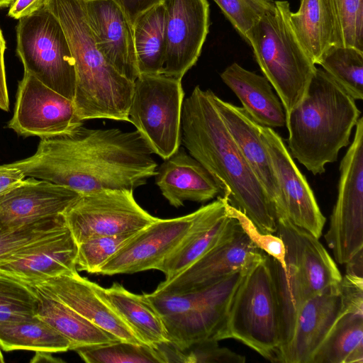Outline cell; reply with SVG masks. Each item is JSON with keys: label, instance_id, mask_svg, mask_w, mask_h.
Segmentation results:
<instances>
[{"label": "cell", "instance_id": "6da1fadb", "mask_svg": "<svg viewBox=\"0 0 363 363\" xmlns=\"http://www.w3.org/2000/svg\"><path fill=\"white\" fill-rule=\"evenodd\" d=\"M152 152L138 130L90 129L41 139L32 156L9 164L26 177L80 195L106 189L134 191L157 174Z\"/></svg>", "mask_w": 363, "mask_h": 363}, {"label": "cell", "instance_id": "7a4b0ae2", "mask_svg": "<svg viewBox=\"0 0 363 363\" xmlns=\"http://www.w3.org/2000/svg\"><path fill=\"white\" fill-rule=\"evenodd\" d=\"M213 92L196 86L184 100L181 141L222 188L229 203L265 233H276L277 218L267 193L226 128Z\"/></svg>", "mask_w": 363, "mask_h": 363}, {"label": "cell", "instance_id": "3957f363", "mask_svg": "<svg viewBox=\"0 0 363 363\" xmlns=\"http://www.w3.org/2000/svg\"><path fill=\"white\" fill-rule=\"evenodd\" d=\"M360 113L355 100L316 67L303 98L286 116L291 155L313 174L324 173L350 145Z\"/></svg>", "mask_w": 363, "mask_h": 363}, {"label": "cell", "instance_id": "277c9868", "mask_svg": "<svg viewBox=\"0 0 363 363\" xmlns=\"http://www.w3.org/2000/svg\"><path fill=\"white\" fill-rule=\"evenodd\" d=\"M66 35L76 71L73 99L83 121L108 118L128 121L132 82L117 72L97 48L82 0H45Z\"/></svg>", "mask_w": 363, "mask_h": 363}, {"label": "cell", "instance_id": "5b68a950", "mask_svg": "<svg viewBox=\"0 0 363 363\" xmlns=\"http://www.w3.org/2000/svg\"><path fill=\"white\" fill-rule=\"evenodd\" d=\"M276 233L286 250L285 269L269 255L280 311V357L291 337L301 305L325 289L340 284L342 275L318 238L310 233L288 219H280Z\"/></svg>", "mask_w": 363, "mask_h": 363}, {"label": "cell", "instance_id": "8992f818", "mask_svg": "<svg viewBox=\"0 0 363 363\" xmlns=\"http://www.w3.org/2000/svg\"><path fill=\"white\" fill-rule=\"evenodd\" d=\"M291 12L287 1H274L246 38L264 76L276 91L286 116L303 98L316 69L292 29Z\"/></svg>", "mask_w": 363, "mask_h": 363}, {"label": "cell", "instance_id": "52a82bcc", "mask_svg": "<svg viewBox=\"0 0 363 363\" xmlns=\"http://www.w3.org/2000/svg\"><path fill=\"white\" fill-rule=\"evenodd\" d=\"M233 338L264 358L279 362L281 346V318L269 256L245 274L216 340Z\"/></svg>", "mask_w": 363, "mask_h": 363}, {"label": "cell", "instance_id": "ba28073f", "mask_svg": "<svg viewBox=\"0 0 363 363\" xmlns=\"http://www.w3.org/2000/svg\"><path fill=\"white\" fill-rule=\"evenodd\" d=\"M243 277L237 272L213 284L184 294H146L160 315L168 342L180 350L216 337Z\"/></svg>", "mask_w": 363, "mask_h": 363}, {"label": "cell", "instance_id": "9c48e42d", "mask_svg": "<svg viewBox=\"0 0 363 363\" xmlns=\"http://www.w3.org/2000/svg\"><path fill=\"white\" fill-rule=\"evenodd\" d=\"M16 53L25 72L73 101L74 60L60 21L44 4L18 19Z\"/></svg>", "mask_w": 363, "mask_h": 363}, {"label": "cell", "instance_id": "30bf717a", "mask_svg": "<svg viewBox=\"0 0 363 363\" xmlns=\"http://www.w3.org/2000/svg\"><path fill=\"white\" fill-rule=\"evenodd\" d=\"M184 97L181 79L164 74H140L134 82L128 122L152 153L163 160L179 149Z\"/></svg>", "mask_w": 363, "mask_h": 363}, {"label": "cell", "instance_id": "8fae6325", "mask_svg": "<svg viewBox=\"0 0 363 363\" xmlns=\"http://www.w3.org/2000/svg\"><path fill=\"white\" fill-rule=\"evenodd\" d=\"M336 203L325 235L337 262L345 264L363 250V118L340 164Z\"/></svg>", "mask_w": 363, "mask_h": 363}, {"label": "cell", "instance_id": "7c38bea8", "mask_svg": "<svg viewBox=\"0 0 363 363\" xmlns=\"http://www.w3.org/2000/svg\"><path fill=\"white\" fill-rule=\"evenodd\" d=\"M62 215L77 245L91 238L136 233L157 218L136 202L133 191L127 189L82 194Z\"/></svg>", "mask_w": 363, "mask_h": 363}, {"label": "cell", "instance_id": "4fadbf2b", "mask_svg": "<svg viewBox=\"0 0 363 363\" xmlns=\"http://www.w3.org/2000/svg\"><path fill=\"white\" fill-rule=\"evenodd\" d=\"M82 125L72 100L24 72L9 128L21 136L43 139L68 134Z\"/></svg>", "mask_w": 363, "mask_h": 363}, {"label": "cell", "instance_id": "5bb4252c", "mask_svg": "<svg viewBox=\"0 0 363 363\" xmlns=\"http://www.w3.org/2000/svg\"><path fill=\"white\" fill-rule=\"evenodd\" d=\"M264 252L257 247L238 222L234 230L186 269L162 281L159 294H184L214 284L261 259Z\"/></svg>", "mask_w": 363, "mask_h": 363}, {"label": "cell", "instance_id": "9a60e30c", "mask_svg": "<svg viewBox=\"0 0 363 363\" xmlns=\"http://www.w3.org/2000/svg\"><path fill=\"white\" fill-rule=\"evenodd\" d=\"M165 55L162 74L182 79L197 62L209 31L207 0H164Z\"/></svg>", "mask_w": 363, "mask_h": 363}, {"label": "cell", "instance_id": "2e32d148", "mask_svg": "<svg viewBox=\"0 0 363 363\" xmlns=\"http://www.w3.org/2000/svg\"><path fill=\"white\" fill-rule=\"evenodd\" d=\"M196 213V211L174 218H157L135 233L96 274H133L156 269L180 243Z\"/></svg>", "mask_w": 363, "mask_h": 363}, {"label": "cell", "instance_id": "e0dca14e", "mask_svg": "<svg viewBox=\"0 0 363 363\" xmlns=\"http://www.w3.org/2000/svg\"><path fill=\"white\" fill-rule=\"evenodd\" d=\"M259 130L279 183L287 219L319 238L325 218L306 179L299 171L279 135L272 128L262 125H259Z\"/></svg>", "mask_w": 363, "mask_h": 363}, {"label": "cell", "instance_id": "ac0fdd59", "mask_svg": "<svg viewBox=\"0 0 363 363\" xmlns=\"http://www.w3.org/2000/svg\"><path fill=\"white\" fill-rule=\"evenodd\" d=\"M345 311L347 308L340 284L306 300L296 314L291 337L281 351L279 362L311 363L316 351Z\"/></svg>", "mask_w": 363, "mask_h": 363}, {"label": "cell", "instance_id": "d6986e66", "mask_svg": "<svg viewBox=\"0 0 363 363\" xmlns=\"http://www.w3.org/2000/svg\"><path fill=\"white\" fill-rule=\"evenodd\" d=\"M78 245L63 230L20 250L0 265V273L29 286L77 272Z\"/></svg>", "mask_w": 363, "mask_h": 363}, {"label": "cell", "instance_id": "ffe728a7", "mask_svg": "<svg viewBox=\"0 0 363 363\" xmlns=\"http://www.w3.org/2000/svg\"><path fill=\"white\" fill-rule=\"evenodd\" d=\"M96 45L106 60L134 82L139 76L133 28L113 0H82Z\"/></svg>", "mask_w": 363, "mask_h": 363}, {"label": "cell", "instance_id": "44dd1931", "mask_svg": "<svg viewBox=\"0 0 363 363\" xmlns=\"http://www.w3.org/2000/svg\"><path fill=\"white\" fill-rule=\"evenodd\" d=\"M215 105L245 161L267 193L277 221L287 219L284 197L269 152L261 138L259 125L240 106L213 94Z\"/></svg>", "mask_w": 363, "mask_h": 363}, {"label": "cell", "instance_id": "7402d4cb", "mask_svg": "<svg viewBox=\"0 0 363 363\" xmlns=\"http://www.w3.org/2000/svg\"><path fill=\"white\" fill-rule=\"evenodd\" d=\"M121 341L143 344L113 308L94 291L92 281L77 272L54 277L33 286Z\"/></svg>", "mask_w": 363, "mask_h": 363}, {"label": "cell", "instance_id": "603a6c76", "mask_svg": "<svg viewBox=\"0 0 363 363\" xmlns=\"http://www.w3.org/2000/svg\"><path fill=\"white\" fill-rule=\"evenodd\" d=\"M224 196L196 210V216L180 243L157 266L169 279L188 268L212 247L228 236L238 220L228 212Z\"/></svg>", "mask_w": 363, "mask_h": 363}, {"label": "cell", "instance_id": "cb8c5ba5", "mask_svg": "<svg viewBox=\"0 0 363 363\" xmlns=\"http://www.w3.org/2000/svg\"><path fill=\"white\" fill-rule=\"evenodd\" d=\"M79 196L66 186L28 177L0 195V224L16 226L63 214Z\"/></svg>", "mask_w": 363, "mask_h": 363}, {"label": "cell", "instance_id": "d4e9b609", "mask_svg": "<svg viewBox=\"0 0 363 363\" xmlns=\"http://www.w3.org/2000/svg\"><path fill=\"white\" fill-rule=\"evenodd\" d=\"M155 183L170 205L206 202L223 193L220 184L195 158L179 149L157 169Z\"/></svg>", "mask_w": 363, "mask_h": 363}, {"label": "cell", "instance_id": "484cf974", "mask_svg": "<svg viewBox=\"0 0 363 363\" xmlns=\"http://www.w3.org/2000/svg\"><path fill=\"white\" fill-rule=\"evenodd\" d=\"M220 78L237 96L242 108L256 123L271 128L286 125L283 105L264 76L234 62L220 74Z\"/></svg>", "mask_w": 363, "mask_h": 363}, {"label": "cell", "instance_id": "4316f807", "mask_svg": "<svg viewBox=\"0 0 363 363\" xmlns=\"http://www.w3.org/2000/svg\"><path fill=\"white\" fill-rule=\"evenodd\" d=\"M92 285L142 343L157 347L169 342L162 319L146 294L132 293L118 283L108 288L94 282Z\"/></svg>", "mask_w": 363, "mask_h": 363}, {"label": "cell", "instance_id": "83f0119b", "mask_svg": "<svg viewBox=\"0 0 363 363\" xmlns=\"http://www.w3.org/2000/svg\"><path fill=\"white\" fill-rule=\"evenodd\" d=\"M290 23L298 40L315 65L333 45H338L336 21L330 0H300L291 12Z\"/></svg>", "mask_w": 363, "mask_h": 363}, {"label": "cell", "instance_id": "f1b7e54d", "mask_svg": "<svg viewBox=\"0 0 363 363\" xmlns=\"http://www.w3.org/2000/svg\"><path fill=\"white\" fill-rule=\"evenodd\" d=\"M34 289L38 296L35 315L69 340L70 350L119 341L116 337L94 325L62 302Z\"/></svg>", "mask_w": 363, "mask_h": 363}, {"label": "cell", "instance_id": "f546056e", "mask_svg": "<svg viewBox=\"0 0 363 363\" xmlns=\"http://www.w3.org/2000/svg\"><path fill=\"white\" fill-rule=\"evenodd\" d=\"M311 363H363V313L343 312Z\"/></svg>", "mask_w": 363, "mask_h": 363}, {"label": "cell", "instance_id": "4dcf8cb0", "mask_svg": "<svg viewBox=\"0 0 363 363\" xmlns=\"http://www.w3.org/2000/svg\"><path fill=\"white\" fill-rule=\"evenodd\" d=\"M0 347L6 352L26 350L58 353L70 350V342L35 315L21 320L0 322Z\"/></svg>", "mask_w": 363, "mask_h": 363}, {"label": "cell", "instance_id": "1f68e13d", "mask_svg": "<svg viewBox=\"0 0 363 363\" xmlns=\"http://www.w3.org/2000/svg\"><path fill=\"white\" fill-rule=\"evenodd\" d=\"M164 27L163 3L143 13L134 23V46L140 74H162L165 55Z\"/></svg>", "mask_w": 363, "mask_h": 363}, {"label": "cell", "instance_id": "d6a6232c", "mask_svg": "<svg viewBox=\"0 0 363 363\" xmlns=\"http://www.w3.org/2000/svg\"><path fill=\"white\" fill-rule=\"evenodd\" d=\"M318 65L354 100L363 99V51L344 45H333Z\"/></svg>", "mask_w": 363, "mask_h": 363}, {"label": "cell", "instance_id": "836d02e7", "mask_svg": "<svg viewBox=\"0 0 363 363\" xmlns=\"http://www.w3.org/2000/svg\"><path fill=\"white\" fill-rule=\"evenodd\" d=\"M66 227L62 214L16 226L0 224V265L20 250Z\"/></svg>", "mask_w": 363, "mask_h": 363}, {"label": "cell", "instance_id": "e575fe53", "mask_svg": "<svg viewBox=\"0 0 363 363\" xmlns=\"http://www.w3.org/2000/svg\"><path fill=\"white\" fill-rule=\"evenodd\" d=\"M86 363H167L159 347L134 344L125 341L76 349Z\"/></svg>", "mask_w": 363, "mask_h": 363}, {"label": "cell", "instance_id": "d590c367", "mask_svg": "<svg viewBox=\"0 0 363 363\" xmlns=\"http://www.w3.org/2000/svg\"><path fill=\"white\" fill-rule=\"evenodd\" d=\"M37 310L34 288L0 273V322L30 318Z\"/></svg>", "mask_w": 363, "mask_h": 363}, {"label": "cell", "instance_id": "8d00e7d4", "mask_svg": "<svg viewBox=\"0 0 363 363\" xmlns=\"http://www.w3.org/2000/svg\"><path fill=\"white\" fill-rule=\"evenodd\" d=\"M336 21L338 45L363 51V0H330Z\"/></svg>", "mask_w": 363, "mask_h": 363}, {"label": "cell", "instance_id": "74e56055", "mask_svg": "<svg viewBox=\"0 0 363 363\" xmlns=\"http://www.w3.org/2000/svg\"><path fill=\"white\" fill-rule=\"evenodd\" d=\"M135 233L95 237L78 244L77 271L96 274L99 269Z\"/></svg>", "mask_w": 363, "mask_h": 363}, {"label": "cell", "instance_id": "f35d334b", "mask_svg": "<svg viewBox=\"0 0 363 363\" xmlns=\"http://www.w3.org/2000/svg\"><path fill=\"white\" fill-rule=\"evenodd\" d=\"M213 1L245 41L252 26L274 5L272 0Z\"/></svg>", "mask_w": 363, "mask_h": 363}, {"label": "cell", "instance_id": "ab89813d", "mask_svg": "<svg viewBox=\"0 0 363 363\" xmlns=\"http://www.w3.org/2000/svg\"><path fill=\"white\" fill-rule=\"evenodd\" d=\"M228 212L230 216L238 220L242 230L252 243L267 255L275 259L285 269L286 250L283 240L277 235L261 231L247 216L230 203L228 205Z\"/></svg>", "mask_w": 363, "mask_h": 363}, {"label": "cell", "instance_id": "60d3db41", "mask_svg": "<svg viewBox=\"0 0 363 363\" xmlns=\"http://www.w3.org/2000/svg\"><path fill=\"white\" fill-rule=\"evenodd\" d=\"M218 341L208 340L198 342L189 348L174 352V361L179 362L243 363L245 357L226 347H220Z\"/></svg>", "mask_w": 363, "mask_h": 363}, {"label": "cell", "instance_id": "b9f144b4", "mask_svg": "<svg viewBox=\"0 0 363 363\" xmlns=\"http://www.w3.org/2000/svg\"><path fill=\"white\" fill-rule=\"evenodd\" d=\"M340 286L347 310L363 313V277L346 274Z\"/></svg>", "mask_w": 363, "mask_h": 363}, {"label": "cell", "instance_id": "7bdbcfd3", "mask_svg": "<svg viewBox=\"0 0 363 363\" xmlns=\"http://www.w3.org/2000/svg\"><path fill=\"white\" fill-rule=\"evenodd\" d=\"M121 8L132 26L137 19L151 8L164 0H113Z\"/></svg>", "mask_w": 363, "mask_h": 363}, {"label": "cell", "instance_id": "ee69618b", "mask_svg": "<svg viewBox=\"0 0 363 363\" xmlns=\"http://www.w3.org/2000/svg\"><path fill=\"white\" fill-rule=\"evenodd\" d=\"M24 173L9 164L0 165V195L20 185L26 179Z\"/></svg>", "mask_w": 363, "mask_h": 363}, {"label": "cell", "instance_id": "f6af8a7d", "mask_svg": "<svg viewBox=\"0 0 363 363\" xmlns=\"http://www.w3.org/2000/svg\"><path fill=\"white\" fill-rule=\"evenodd\" d=\"M45 0H13L9 6L8 16L20 19L42 7Z\"/></svg>", "mask_w": 363, "mask_h": 363}, {"label": "cell", "instance_id": "bcb514c9", "mask_svg": "<svg viewBox=\"0 0 363 363\" xmlns=\"http://www.w3.org/2000/svg\"><path fill=\"white\" fill-rule=\"evenodd\" d=\"M6 41L0 28V108L4 111H9V98L6 84L4 64Z\"/></svg>", "mask_w": 363, "mask_h": 363}, {"label": "cell", "instance_id": "7dc6e473", "mask_svg": "<svg viewBox=\"0 0 363 363\" xmlns=\"http://www.w3.org/2000/svg\"><path fill=\"white\" fill-rule=\"evenodd\" d=\"M363 250H359L354 255L346 264V274L356 275L358 277L362 276L363 272Z\"/></svg>", "mask_w": 363, "mask_h": 363}, {"label": "cell", "instance_id": "c3c4849f", "mask_svg": "<svg viewBox=\"0 0 363 363\" xmlns=\"http://www.w3.org/2000/svg\"><path fill=\"white\" fill-rule=\"evenodd\" d=\"M53 353L48 352H35V354L30 362H61L62 359H57L52 356Z\"/></svg>", "mask_w": 363, "mask_h": 363}, {"label": "cell", "instance_id": "681fc988", "mask_svg": "<svg viewBox=\"0 0 363 363\" xmlns=\"http://www.w3.org/2000/svg\"><path fill=\"white\" fill-rule=\"evenodd\" d=\"M13 0H0V8L8 7Z\"/></svg>", "mask_w": 363, "mask_h": 363}, {"label": "cell", "instance_id": "f907efd6", "mask_svg": "<svg viewBox=\"0 0 363 363\" xmlns=\"http://www.w3.org/2000/svg\"><path fill=\"white\" fill-rule=\"evenodd\" d=\"M4 355L1 350V347H0V363H4Z\"/></svg>", "mask_w": 363, "mask_h": 363}]
</instances>
